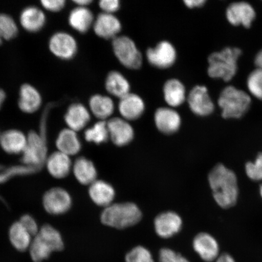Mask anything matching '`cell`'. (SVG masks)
<instances>
[{
  "label": "cell",
  "instance_id": "cell-25",
  "mask_svg": "<svg viewBox=\"0 0 262 262\" xmlns=\"http://www.w3.org/2000/svg\"><path fill=\"white\" fill-rule=\"evenodd\" d=\"M94 17L93 12L87 7L77 6L72 10L69 15V24L74 30L84 34L90 30L94 25Z\"/></svg>",
  "mask_w": 262,
  "mask_h": 262
},
{
  "label": "cell",
  "instance_id": "cell-27",
  "mask_svg": "<svg viewBox=\"0 0 262 262\" xmlns=\"http://www.w3.org/2000/svg\"><path fill=\"white\" fill-rule=\"evenodd\" d=\"M73 171L77 181L83 185H91L97 180V172L94 163L85 157L78 158L74 164Z\"/></svg>",
  "mask_w": 262,
  "mask_h": 262
},
{
  "label": "cell",
  "instance_id": "cell-30",
  "mask_svg": "<svg viewBox=\"0 0 262 262\" xmlns=\"http://www.w3.org/2000/svg\"><path fill=\"white\" fill-rule=\"evenodd\" d=\"M106 90L113 96L122 98L130 93L128 81L122 74L117 71H112L108 74L105 81Z\"/></svg>",
  "mask_w": 262,
  "mask_h": 262
},
{
  "label": "cell",
  "instance_id": "cell-12",
  "mask_svg": "<svg viewBox=\"0 0 262 262\" xmlns=\"http://www.w3.org/2000/svg\"><path fill=\"white\" fill-rule=\"evenodd\" d=\"M188 103L190 109L198 116H208L214 110V104L207 88L204 86H196L193 88L189 94Z\"/></svg>",
  "mask_w": 262,
  "mask_h": 262
},
{
  "label": "cell",
  "instance_id": "cell-8",
  "mask_svg": "<svg viewBox=\"0 0 262 262\" xmlns=\"http://www.w3.org/2000/svg\"><path fill=\"white\" fill-rule=\"evenodd\" d=\"M49 48L55 57L63 60H70L76 55L78 45L73 35L66 32L55 33L49 39Z\"/></svg>",
  "mask_w": 262,
  "mask_h": 262
},
{
  "label": "cell",
  "instance_id": "cell-45",
  "mask_svg": "<svg viewBox=\"0 0 262 262\" xmlns=\"http://www.w3.org/2000/svg\"><path fill=\"white\" fill-rule=\"evenodd\" d=\"M6 98V94L5 92L0 88V110H1L3 103L5 102Z\"/></svg>",
  "mask_w": 262,
  "mask_h": 262
},
{
  "label": "cell",
  "instance_id": "cell-3",
  "mask_svg": "<svg viewBox=\"0 0 262 262\" xmlns=\"http://www.w3.org/2000/svg\"><path fill=\"white\" fill-rule=\"evenodd\" d=\"M242 54L241 49L227 47L209 55L208 68L209 76L225 81H231L237 74L238 60Z\"/></svg>",
  "mask_w": 262,
  "mask_h": 262
},
{
  "label": "cell",
  "instance_id": "cell-20",
  "mask_svg": "<svg viewBox=\"0 0 262 262\" xmlns=\"http://www.w3.org/2000/svg\"><path fill=\"white\" fill-rule=\"evenodd\" d=\"M27 137L21 130L17 129L6 130L0 137V145L9 155L23 154L27 145Z\"/></svg>",
  "mask_w": 262,
  "mask_h": 262
},
{
  "label": "cell",
  "instance_id": "cell-44",
  "mask_svg": "<svg viewBox=\"0 0 262 262\" xmlns=\"http://www.w3.org/2000/svg\"><path fill=\"white\" fill-rule=\"evenodd\" d=\"M74 3L80 7H87L93 2L91 0H74Z\"/></svg>",
  "mask_w": 262,
  "mask_h": 262
},
{
  "label": "cell",
  "instance_id": "cell-1",
  "mask_svg": "<svg viewBox=\"0 0 262 262\" xmlns=\"http://www.w3.org/2000/svg\"><path fill=\"white\" fill-rule=\"evenodd\" d=\"M213 196L219 206L224 209L237 204L239 189L236 174L223 164H217L208 176Z\"/></svg>",
  "mask_w": 262,
  "mask_h": 262
},
{
  "label": "cell",
  "instance_id": "cell-10",
  "mask_svg": "<svg viewBox=\"0 0 262 262\" xmlns=\"http://www.w3.org/2000/svg\"><path fill=\"white\" fill-rule=\"evenodd\" d=\"M176 49L167 41L159 42L155 48H149L146 52L149 63L160 69L171 67L176 61Z\"/></svg>",
  "mask_w": 262,
  "mask_h": 262
},
{
  "label": "cell",
  "instance_id": "cell-15",
  "mask_svg": "<svg viewBox=\"0 0 262 262\" xmlns=\"http://www.w3.org/2000/svg\"><path fill=\"white\" fill-rule=\"evenodd\" d=\"M155 229L160 237L168 238L180 231L182 226L181 217L176 212L162 213L155 219Z\"/></svg>",
  "mask_w": 262,
  "mask_h": 262
},
{
  "label": "cell",
  "instance_id": "cell-33",
  "mask_svg": "<svg viewBox=\"0 0 262 262\" xmlns=\"http://www.w3.org/2000/svg\"><path fill=\"white\" fill-rule=\"evenodd\" d=\"M17 25L12 16L0 14V45L4 40H11L18 35Z\"/></svg>",
  "mask_w": 262,
  "mask_h": 262
},
{
  "label": "cell",
  "instance_id": "cell-23",
  "mask_svg": "<svg viewBox=\"0 0 262 262\" xmlns=\"http://www.w3.org/2000/svg\"><path fill=\"white\" fill-rule=\"evenodd\" d=\"M48 171L55 179H63L71 172L72 162L70 156L60 151L55 152L47 160Z\"/></svg>",
  "mask_w": 262,
  "mask_h": 262
},
{
  "label": "cell",
  "instance_id": "cell-2",
  "mask_svg": "<svg viewBox=\"0 0 262 262\" xmlns=\"http://www.w3.org/2000/svg\"><path fill=\"white\" fill-rule=\"evenodd\" d=\"M52 106V104H49L42 113L40 133L31 130L28 134L27 145L23 152L21 158V162L25 166L40 169L47 162V122L48 114Z\"/></svg>",
  "mask_w": 262,
  "mask_h": 262
},
{
  "label": "cell",
  "instance_id": "cell-7",
  "mask_svg": "<svg viewBox=\"0 0 262 262\" xmlns=\"http://www.w3.org/2000/svg\"><path fill=\"white\" fill-rule=\"evenodd\" d=\"M113 48L115 55L124 67L137 70L142 64V56L135 42L126 36H119L113 39Z\"/></svg>",
  "mask_w": 262,
  "mask_h": 262
},
{
  "label": "cell",
  "instance_id": "cell-19",
  "mask_svg": "<svg viewBox=\"0 0 262 262\" xmlns=\"http://www.w3.org/2000/svg\"><path fill=\"white\" fill-rule=\"evenodd\" d=\"M64 119L69 128L78 132L84 128L89 123L91 114L84 104L75 103L68 107Z\"/></svg>",
  "mask_w": 262,
  "mask_h": 262
},
{
  "label": "cell",
  "instance_id": "cell-42",
  "mask_svg": "<svg viewBox=\"0 0 262 262\" xmlns=\"http://www.w3.org/2000/svg\"><path fill=\"white\" fill-rule=\"evenodd\" d=\"M215 262H235V261L231 255L225 253L219 255Z\"/></svg>",
  "mask_w": 262,
  "mask_h": 262
},
{
  "label": "cell",
  "instance_id": "cell-46",
  "mask_svg": "<svg viewBox=\"0 0 262 262\" xmlns=\"http://www.w3.org/2000/svg\"><path fill=\"white\" fill-rule=\"evenodd\" d=\"M259 192L261 198H262V183H261V185L260 186Z\"/></svg>",
  "mask_w": 262,
  "mask_h": 262
},
{
  "label": "cell",
  "instance_id": "cell-14",
  "mask_svg": "<svg viewBox=\"0 0 262 262\" xmlns=\"http://www.w3.org/2000/svg\"><path fill=\"white\" fill-rule=\"evenodd\" d=\"M193 248L200 257L206 262L216 260L219 256V245L211 235L202 232L196 235L193 241Z\"/></svg>",
  "mask_w": 262,
  "mask_h": 262
},
{
  "label": "cell",
  "instance_id": "cell-28",
  "mask_svg": "<svg viewBox=\"0 0 262 262\" xmlns=\"http://www.w3.org/2000/svg\"><path fill=\"white\" fill-rule=\"evenodd\" d=\"M163 94L166 102L170 106H179L185 100V88L178 79L167 81L164 85Z\"/></svg>",
  "mask_w": 262,
  "mask_h": 262
},
{
  "label": "cell",
  "instance_id": "cell-39",
  "mask_svg": "<svg viewBox=\"0 0 262 262\" xmlns=\"http://www.w3.org/2000/svg\"><path fill=\"white\" fill-rule=\"evenodd\" d=\"M40 3L42 7L47 11L58 12L65 7L67 2L64 0H42Z\"/></svg>",
  "mask_w": 262,
  "mask_h": 262
},
{
  "label": "cell",
  "instance_id": "cell-24",
  "mask_svg": "<svg viewBox=\"0 0 262 262\" xmlns=\"http://www.w3.org/2000/svg\"><path fill=\"white\" fill-rule=\"evenodd\" d=\"M56 146L58 151L68 156L77 155L81 149V141L77 132L70 128L64 129L59 133Z\"/></svg>",
  "mask_w": 262,
  "mask_h": 262
},
{
  "label": "cell",
  "instance_id": "cell-9",
  "mask_svg": "<svg viewBox=\"0 0 262 262\" xmlns=\"http://www.w3.org/2000/svg\"><path fill=\"white\" fill-rule=\"evenodd\" d=\"M42 204L49 214L58 215L63 214L70 210L73 201L67 190L54 188L45 193Z\"/></svg>",
  "mask_w": 262,
  "mask_h": 262
},
{
  "label": "cell",
  "instance_id": "cell-36",
  "mask_svg": "<svg viewBox=\"0 0 262 262\" xmlns=\"http://www.w3.org/2000/svg\"><path fill=\"white\" fill-rule=\"evenodd\" d=\"M245 172L253 181L262 182V152L258 154L254 162L246 163Z\"/></svg>",
  "mask_w": 262,
  "mask_h": 262
},
{
  "label": "cell",
  "instance_id": "cell-31",
  "mask_svg": "<svg viewBox=\"0 0 262 262\" xmlns=\"http://www.w3.org/2000/svg\"><path fill=\"white\" fill-rule=\"evenodd\" d=\"M9 238L13 247L19 251H25L30 248L32 235L19 222H15L9 229Z\"/></svg>",
  "mask_w": 262,
  "mask_h": 262
},
{
  "label": "cell",
  "instance_id": "cell-21",
  "mask_svg": "<svg viewBox=\"0 0 262 262\" xmlns=\"http://www.w3.org/2000/svg\"><path fill=\"white\" fill-rule=\"evenodd\" d=\"M119 110L124 119L134 120L142 116L145 111V104L142 98L129 93L120 98Z\"/></svg>",
  "mask_w": 262,
  "mask_h": 262
},
{
  "label": "cell",
  "instance_id": "cell-18",
  "mask_svg": "<svg viewBox=\"0 0 262 262\" xmlns=\"http://www.w3.org/2000/svg\"><path fill=\"white\" fill-rule=\"evenodd\" d=\"M155 119L157 129L165 134L177 132L181 125L180 115L171 108H159L156 111Z\"/></svg>",
  "mask_w": 262,
  "mask_h": 262
},
{
  "label": "cell",
  "instance_id": "cell-13",
  "mask_svg": "<svg viewBox=\"0 0 262 262\" xmlns=\"http://www.w3.org/2000/svg\"><path fill=\"white\" fill-rule=\"evenodd\" d=\"M107 126L110 138L118 146L127 145L134 138L133 127L125 119L113 118L107 122Z\"/></svg>",
  "mask_w": 262,
  "mask_h": 262
},
{
  "label": "cell",
  "instance_id": "cell-4",
  "mask_svg": "<svg viewBox=\"0 0 262 262\" xmlns=\"http://www.w3.org/2000/svg\"><path fill=\"white\" fill-rule=\"evenodd\" d=\"M63 248V241L60 232L52 226L45 225L35 235L29 248L32 260L42 262L54 251H61Z\"/></svg>",
  "mask_w": 262,
  "mask_h": 262
},
{
  "label": "cell",
  "instance_id": "cell-29",
  "mask_svg": "<svg viewBox=\"0 0 262 262\" xmlns=\"http://www.w3.org/2000/svg\"><path fill=\"white\" fill-rule=\"evenodd\" d=\"M91 112L98 119L105 121L114 113V103L109 97L96 94L92 96L89 101Z\"/></svg>",
  "mask_w": 262,
  "mask_h": 262
},
{
  "label": "cell",
  "instance_id": "cell-6",
  "mask_svg": "<svg viewBox=\"0 0 262 262\" xmlns=\"http://www.w3.org/2000/svg\"><path fill=\"white\" fill-rule=\"evenodd\" d=\"M250 96L245 91L232 86L226 87L219 96L218 104L225 119H239L250 110Z\"/></svg>",
  "mask_w": 262,
  "mask_h": 262
},
{
  "label": "cell",
  "instance_id": "cell-37",
  "mask_svg": "<svg viewBox=\"0 0 262 262\" xmlns=\"http://www.w3.org/2000/svg\"><path fill=\"white\" fill-rule=\"evenodd\" d=\"M159 262H191L181 254L169 248H162L159 255Z\"/></svg>",
  "mask_w": 262,
  "mask_h": 262
},
{
  "label": "cell",
  "instance_id": "cell-32",
  "mask_svg": "<svg viewBox=\"0 0 262 262\" xmlns=\"http://www.w3.org/2000/svg\"><path fill=\"white\" fill-rule=\"evenodd\" d=\"M84 138L87 142L100 144L107 142L110 138L106 121L100 120L84 132Z\"/></svg>",
  "mask_w": 262,
  "mask_h": 262
},
{
  "label": "cell",
  "instance_id": "cell-34",
  "mask_svg": "<svg viewBox=\"0 0 262 262\" xmlns=\"http://www.w3.org/2000/svg\"><path fill=\"white\" fill-rule=\"evenodd\" d=\"M247 86L254 97L262 100V70L257 68L249 75Z\"/></svg>",
  "mask_w": 262,
  "mask_h": 262
},
{
  "label": "cell",
  "instance_id": "cell-40",
  "mask_svg": "<svg viewBox=\"0 0 262 262\" xmlns=\"http://www.w3.org/2000/svg\"><path fill=\"white\" fill-rule=\"evenodd\" d=\"M120 2L119 0H101L99 2V6L104 13L113 14L120 8Z\"/></svg>",
  "mask_w": 262,
  "mask_h": 262
},
{
  "label": "cell",
  "instance_id": "cell-38",
  "mask_svg": "<svg viewBox=\"0 0 262 262\" xmlns=\"http://www.w3.org/2000/svg\"><path fill=\"white\" fill-rule=\"evenodd\" d=\"M24 227L27 230L32 236H35L39 232L37 223L36 222L35 219L31 215L26 214L20 219L19 221Z\"/></svg>",
  "mask_w": 262,
  "mask_h": 262
},
{
  "label": "cell",
  "instance_id": "cell-35",
  "mask_svg": "<svg viewBox=\"0 0 262 262\" xmlns=\"http://www.w3.org/2000/svg\"><path fill=\"white\" fill-rule=\"evenodd\" d=\"M125 262H155L152 255L145 247L138 246L134 248L125 256Z\"/></svg>",
  "mask_w": 262,
  "mask_h": 262
},
{
  "label": "cell",
  "instance_id": "cell-16",
  "mask_svg": "<svg viewBox=\"0 0 262 262\" xmlns=\"http://www.w3.org/2000/svg\"><path fill=\"white\" fill-rule=\"evenodd\" d=\"M93 28L98 37L104 39H114L121 31L122 25L116 16L102 12L95 19Z\"/></svg>",
  "mask_w": 262,
  "mask_h": 262
},
{
  "label": "cell",
  "instance_id": "cell-26",
  "mask_svg": "<svg viewBox=\"0 0 262 262\" xmlns=\"http://www.w3.org/2000/svg\"><path fill=\"white\" fill-rule=\"evenodd\" d=\"M89 194L95 204L105 208L112 204L115 198V191L113 186L103 180H96L92 183Z\"/></svg>",
  "mask_w": 262,
  "mask_h": 262
},
{
  "label": "cell",
  "instance_id": "cell-43",
  "mask_svg": "<svg viewBox=\"0 0 262 262\" xmlns=\"http://www.w3.org/2000/svg\"><path fill=\"white\" fill-rule=\"evenodd\" d=\"M254 64L257 68L262 70V49L255 55Z\"/></svg>",
  "mask_w": 262,
  "mask_h": 262
},
{
  "label": "cell",
  "instance_id": "cell-17",
  "mask_svg": "<svg viewBox=\"0 0 262 262\" xmlns=\"http://www.w3.org/2000/svg\"><path fill=\"white\" fill-rule=\"evenodd\" d=\"M18 107L23 113L33 114L40 109L42 104V97L34 86L25 83L20 87L19 92Z\"/></svg>",
  "mask_w": 262,
  "mask_h": 262
},
{
  "label": "cell",
  "instance_id": "cell-5",
  "mask_svg": "<svg viewBox=\"0 0 262 262\" xmlns=\"http://www.w3.org/2000/svg\"><path fill=\"white\" fill-rule=\"evenodd\" d=\"M142 218L138 206L133 203L111 204L104 209L101 221L108 227L124 229L138 223Z\"/></svg>",
  "mask_w": 262,
  "mask_h": 262
},
{
  "label": "cell",
  "instance_id": "cell-47",
  "mask_svg": "<svg viewBox=\"0 0 262 262\" xmlns=\"http://www.w3.org/2000/svg\"><path fill=\"white\" fill-rule=\"evenodd\" d=\"M1 135H2V134H0V137H1Z\"/></svg>",
  "mask_w": 262,
  "mask_h": 262
},
{
  "label": "cell",
  "instance_id": "cell-11",
  "mask_svg": "<svg viewBox=\"0 0 262 262\" xmlns=\"http://www.w3.org/2000/svg\"><path fill=\"white\" fill-rule=\"evenodd\" d=\"M229 24L235 26H242L250 28L253 24L256 13L250 3L235 2L229 5L226 11Z\"/></svg>",
  "mask_w": 262,
  "mask_h": 262
},
{
  "label": "cell",
  "instance_id": "cell-22",
  "mask_svg": "<svg viewBox=\"0 0 262 262\" xmlns=\"http://www.w3.org/2000/svg\"><path fill=\"white\" fill-rule=\"evenodd\" d=\"M47 18L43 11L35 6L25 8L19 16V22L23 28L31 33L37 32L43 28Z\"/></svg>",
  "mask_w": 262,
  "mask_h": 262
},
{
  "label": "cell",
  "instance_id": "cell-41",
  "mask_svg": "<svg viewBox=\"0 0 262 262\" xmlns=\"http://www.w3.org/2000/svg\"><path fill=\"white\" fill-rule=\"evenodd\" d=\"M205 0H187V1H184L186 6H187L189 8L201 7L205 4Z\"/></svg>",
  "mask_w": 262,
  "mask_h": 262
}]
</instances>
